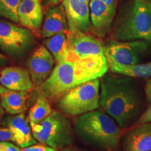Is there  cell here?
Masks as SVG:
<instances>
[{
    "label": "cell",
    "mask_w": 151,
    "mask_h": 151,
    "mask_svg": "<svg viewBox=\"0 0 151 151\" xmlns=\"http://www.w3.org/2000/svg\"><path fill=\"white\" fill-rule=\"evenodd\" d=\"M4 113H5V111L4 110V109L2 108V106H1V101H0V120L3 118L4 115Z\"/></svg>",
    "instance_id": "32"
},
{
    "label": "cell",
    "mask_w": 151,
    "mask_h": 151,
    "mask_svg": "<svg viewBox=\"0 0 151 151\" xmlns=\"http://www.w3.org/2000/svg\"><path fill=\"white\" fill-rule=\"evenodd\" d=\"M54 58L45 46L36 49L27 60V67L34 86H40L52 71Z\"/></svg>",
    "instance_id": "10"
},
{
    "label": "cell",
    "mask_w": 151,
    "mask_h": 151,
    "mask_svg": "<svg viewBox=\"0 0 151 151\" xmlns=\"http://www.w3.org/2000/svg\"><path fill=\"white\" fill-rule=\"evenodd\" d=\"M81 1H83V2H86V3H89L91 0H81Z\"/></svg>",
    "instance_id": "34"
},
{
    "label": "cell",
    "mask_w": 151,
    "mask_h": 151,
    "mask_svg": "<svg viewBox=\"0 0 151 151\" xmlns=\"http://www.w3.org/2000/svg\"><path fill=\"white\" fill-rule=\"evenodd\" d=\"M19 22L32 31L40 29L43 21L41 0H22L18 9Z\"/></svg>",
    "instance_id": "18"
},
{
    "label": "cell",
    "mask_w": 151,
    "mask_h": 151,
    "mask_svg": "<svg viewBox=\"0 0 151 151\" xmlns=\"http://www.w3.org/2000/svg\"><path fill=\"white\" fill-rule=\"evenodd\" d=\"M147 49L143 41H116L104 46V54L109 63L133 65L138 64Z\"/></svg>",
    "instance_id": "8"
},
{
    "label": "cell",
    "mask_w": 151,
    "mask_h": 151,
    "mask_svg": "<svg viewBox=\"0 0 151 151\" xmlns=\"http://www.w3.org/2000/svg\"><path fill=\"white\" fill-rule=\"evenodd\" d=\"M21 151H58L55 148H51V147L43 145L42 143L41 144H34L32 146L26 147V148H22Z\"/></svg>",
    "instance_id": "24"
},
{
    "label": "cell",
    "mask_w": 151,
    "mask_h": 151,
    "mask_svg": "<svg viewBox=\"0 0 151 151\" xmlns=\"http://www.w3.org/2000/svg\"><path fill=\"white\" fill-rule=\"evenodd\" d=\"M124 151L151 150V122L137 125L124 135Z\"/></svg>",
    "instance_id": "17"
},
{
    "label": "cell",
    "mask_w": 151,
    "mask_h": 151,
    "mask_svg": "<svg viewBox=\"0 0 151 151\" xmlns=\"http://www.w3.org/2000/svg\"><path fill=\"white\" fill-rule=\"evenodd\" d=\"M69 29L65 9L63 4L50 7L40 31L41 37L47 39L60 32H67Z\"/></svg>",
    "instance_id": "16"
},
{
    "label": "cell",
    "mask_w": 151,
    "mask_h": 151,
    "mask_svg": "<svg viewBox=\"0 0 151 151\" xmlns=\"http://www.w3.org/2000/svg\"><path fill=\"white\" fill-rule=\"evenodd\" d=\"M76 86L74 65L70 60L58 63L40 86L39 94L48 100H59Z\"/></svg>",
    "instance_id": "7"
},
{
    "label": "cell",
    "mask_w": 151,
    "mask_h": 151,
    "mask_svg": "<svg viewBox=\"0 0 151 151\" xmlns=\"http://www.w3.org/2000/svg\"><path fill=\"white\" fill-rule=\"evenodd\" d=\"M109 68L113 72L120 73L128 77L146 78L151 77V62L133 65H121L109 63Z\"/></svg>",
    "instance_id": "21"
},
{
    "label": "cell",
    "mask_w": 151,
    "mask_h": 151,
    "mask_svg": "<svg viewBox=\"0 0 151 151\" xmlns=\"http://www.w3.org/2000/svg\"><path fill=\"white\" fill-rule=\"evenodd\" d=\"M142 98L129 78L104 76L100 82L99 106L120 127L129 126L139 116Z\"/></svg>",
    "instance_id": "1"
},
{
    "label": "cell",
    "mask_w": 151,
    "mask_h": 151,
    "mask_svg": "<svg viewBox=\"0 0 151 151\" xmlns=\"http://www.w3.org/2000/svg\"><path fill=\"white\" fill-rule=\"evenodd\" d=\"M89 6L94 32L100 37H104L110 31L116 10L111 9L100 0H91Z\"/></svg>",
    "instance_id": "13"
},
{
    "label": "cell",
    "mask_w": 151,
    "mask_h": 151,
    "mask_svg": "<svg viewBox=\"0 0 151 151\" xmlns=\"http://www.w3.org/2000/svg\"><path fill=\"white\" fill-rule=\"evenodd\" d=\"M29 97L27 91H18L5 88L0 84V101L6 112L11 115L22 113L27 109L26 101Z\"/></svg>",
    "instance_id": "19"
},
{
    "label": "cell",
    "mask_w": 151,
    "mask_h": 151,
    "mask_svg": "<svg viewBox=\"0 0 151 151\" xmlns=\"http://www.w3.org/2000/svg\"><path fill=\"white\" fill-rule=\"evenodd\" d=\"M74 130L83 140L106 150L117 151L120 146V127L107 113L100 111H92L77 117Z\"/></svg>",
    "instance_id": "2"
},
{
    "label": "cell",
    "mask_w": 151,
    "mask_h": 151,
    "mask_svg": "<svg viewBox=\"0 0 151 151\" xmlns=\"http://www.w3.org/2000/svg\"></svg>",
    "instance_id": "36"
},
{
    "label": "cell",
    "mask_w": 151,
    "mask_h": 151,
    "mask_svg": "<svg viewBox=\"0 0 151 151\" xmlns=\"http://www.w3.org/2000/svg\"><path fill=\"white\" fill-rule=\"evenodd\" d=\"M0 141H14V135L8 127H0Z\"/></svg>",
    "instance_id": "25"
},
{
    "label": "cell",
    "mask_w": 151,
    "mask_h": 151,
    "mask_svg": "<svg viewBox=\"0 0 151 151\" xmlns=\"http://www.w3.org/2000/svg\"><path fill=\"white\" fill-rule=\"evenodd\" d=\"M100 1H102L103 3H104L106 5L110 7L111 9L116 10V0H100Z\"/></svg>",
    "instance_id": "29"
},
{
    "label": "cell",
    "mask_w": 151,
    "mask_h": 151,
    "mask_svg": "<svg viewBox=\"0 0 151 151\" xmlns=\"http://www.w3.org/2000/svg\"><path fill=\"white\" fill-rule=\"evenodd\" d=\"M113 37L118 41H150L151 0H134L116 20Z\"/></svg>",
    "instance_id": "3"
},
{
    "label": "cell",
    "mask_w": 151,
    "mask_h": 151,
    "mask_svg": "<svg viewBox=\"0 0 151 151\" xmlns=\"http://www.w3.org/2000/svg\"><path fill=\"white\" fill-rule=\"evenodd\" d=\"M35 39L29 30L0 20V50L13 58H22L33 48Z\"/></svg>",
    "instance_id": "6"
},
{
    "label": "cell",
    "mask_w": 151,
    "mask_h": 151,
    "mask_svg": "<svg viewBox=\"0 0 151 151\" xmlns=\"http://www.w3.org/2000/svg\"><path fill=\"white\" fill-rule=\"evenodd\" d=\"M44 45L58 63L67 61L69 55V42L66 32H60L44 40Z\"/></svg>",
    "instance_id": "20"
},
{
    "label": "cell",
    "mask_w": 151,
    "mask_h": 151,
    "mask_svg": "<svg viewBox=\"0 0 151 151\" xmlns=\"http://www.w3.org/2000/svg\"><path fill=\"white\" fill-rule=\"evenodd\" d=\"M59 151H71V149H69V148H62V149H60Z\"/></svg>",
    "instance_id": "33"
},
{
    "label": "cell",
    "mask_w": 151,
    "mask_h": 151,
    "mask_svg": "<svg viewBox=\"0 0 151 151\" xmlns=\"http://www.w3.org/2000/svg\"><path fill=\"white\" fill-rule=\"evenodd\" d=\"M99 79L75 86L58 101V107L64 114L79 116L99 107Z\"/></svg>",
    "instance_id": "5"
},
{
    "label": "cell",
    "mask_w": 151,
    "mask_h": 151,
    "mask_svg": "<svg viewBox=\"0 0 151 151\" xmlns=\"http://www.w3.org/2000/svg\"><path fill=\"white\" fill-rule=\"evenodd\" d=\"M22 0H0V17L20 23L18 16V9Z\"/></svg>",
    "instance_id": "23"
},
{
    "label": "cell",
    "mask_w": 151,
    "mask_h": 151,
    "mask_svg": "<svg viewBox=\"0 0 151 151\" xmlns=\"http://www.w3.org/2000/svg\"><path fill=\"white\" fill-rule=\"evenodd\" d=\"M151 122V105L143 112L141 116L138 119L137 122V125L146 123V122Z\"/></svg>",
    "instance_id": "26"
},
{
    "label": "cell",
    "mask_w": 151,
    "mask_h": 151,
    "mask_svg": "<svg viewBox=\"0 0 151 151\" xmlns=\"http://www.w3.org/2000/svg\"><path fill=\"white\" fill-rule=\"evenodd\" d=\"M49 100L43 96H39L28 113L29 124H39L52 112Z\"/></svg>",
    "instance_id": "22"
},
{
    "label": "cell",
    "mask_w": 151,
    "mask_h": 151,
    "mask_svg": "<svg viewBox=\"0 0 151 151\" xmlns=\"http://www.w3.org/2000/svg\"><path fill=\"white\" fill-rule=\"evenodd\" d=\"M145 91H146L147 99H148V102L151 104V78L147 81Z\"/></svg>",
    "instance_id": "28"
},
{
    "label": "cell",
    "mask_w": 151,
    "mask_h": 151,
    "mask_svg": "<svg viewBox=\"0 0 151 151\" xmlns=\"http://www.w3.org/2000/svg\"><path fill=\"white\" fill-rule=\"evenodd\" d=\"M35 139L40 143L57 150L67 148L73 141L71 122L59 111L51 114L39 124H30Z\"/></svg>",
    "instance_id": "4"
},
{
    "label": "cell",
    "mask_w": 151,
    "mask_h": 151,
    "mask_svg": "<svg viewBox=\"0 0 151 151\" xmlns=\"http://www.w3.org/2000/svg\"><path fill=\"white\" fill-rule=\"evenodd\" d=\"M9 62V59L7 58V57L4 55L3 53H1L0 52V66H3L6 65L7 63Z\"/></svg>",
    "instance_id": "31"
},
{
    "label": "cell",
    "mask_w": 151,
    "mask_h": 151,
    "mask_svg": "<svg viewBox=\"0 0 151 151\" xmlns=\"http://www.w3.org/2000/svg\"><path fill=\"white\" fill-rule=\"evenodd\" d=\"M0 84L9 89L27 92L35 86L27 69L20 67L3 69L0 71Z\"/></svg>",
    "instance_id": "15"
},
{
    "label": "cell",
    "mask_w": 151,
    "mask_h": 151,
    "mask_svg": "<svg viewBox=\"0 0 151 151\" xmlns=\"http://www.w3.org/2000/svg\"><path fill=\"white\" fill-rule=\"evenodd\" d=\"M71 151H86V150H76V149H73V150H71Z\"/></svg>",
    "instance_id": "35"
},
{
    "label": "cell",
    "mask_w": 151,
    "mask_h": 151,
    "mask_svg": "<svg viewBox=\"0 0 151 151\" xmlns=\"http://www.w3.org/2000/svg\"><path fill=\"white\" fill-rule=\"evenodd\" d=\"M67 37L69 49L67 60L73 61L83 57L104 54V46L97 38L83 32H69Z\"/></svg>",
    "instance_id": "11"
},
{
    "label": "cell",
    "mask_w": 151,
    "mask_h": 151,
    "mask_svg": "<svg viewBox=\"0 0 151 151\" xmlns=\"http://www.w3.org/2000/svg\"><path fill=\"white\" fill-rule=\"evenodd\" d=\"M60 0H41V2L45 6H51L58 4Z\"/></svg>",
    "instance_id": "30"
},
{
    "label": "cell",
    "mask_w": 151,
    "mask_h": 151,
    "mask_svg": "<svg viewBox=\"0 0 151 151\" xmlns=\"http://www.w3.org/2000/svg\"><path fill=\"white\" fill-rule=\"evenodd\" d=\"M0 151H21V149L9 141H0Z\"/></svg>",
    "instance_id": "27"
},
{
    "label": "cell",
    "mask_w": 151,
    "mask_h": 151,
    "mask_svg": "<svg viewBox=\"0 0 151 151\" xmlns=\"http://www.w3.org/2000/svg\"><path fill=\"white\" fill-rule=\"evenodd\" d=\"M69 32L85 33L91 28L90 6L81 0H63Z\"/></svg>",
    "instance_id": "12"
},
{
    "label": "cell",
    "mask_w": 151,
    "mask_h": 151,
    "mask_svg": "<svg viewBox=\"0 0 151 151\" xmlns=\"http://www.w3.org/2000/svg\"><path fill=\"white\" fill-rule=\"evenodd\" d=\"M28 121V118L22 113L7 117L4 122L6 127L12 132L14 142L22 148L37 143V140L34 137L31 126Z\"/></svg>",
    "instance_id": "14"
},
{
    "label": "cell",
    "mask_w": 151,
    "mask_h": 151,
    "mask_svg": "<svg viewBox=\"0 0 151 151\" xmlns=\"http://www.w3.org/2000/svg\"><path fill=\"white\" fill-rule=\"evenodd\" d=\"M76 86L99 79L105 76L109 65L105 54L89 55L73 60Z\"/></svg>",
    "instance_id": "9"
}]
</instances>
